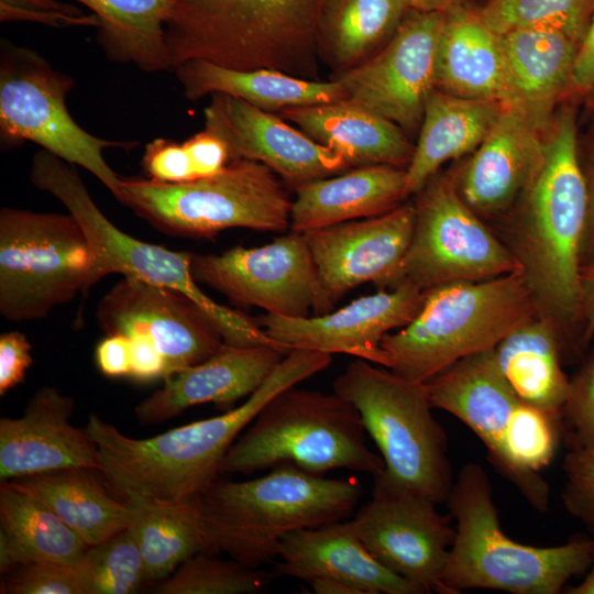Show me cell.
Segmentation results:
<instances>
[{"mask_svg": "<svg viewBox=\"0 0 594 594\" xmlns=\"http://www.w3.org/2000/svg\"><path fill=\"white\" fill-rule=\"evenodd\" d=\"M331 362L330 354L293 349L241 405L151 438H131L91 413L86 429L97 444L101 475L124 502L199 495L219 477L226 453L260 410Z\"/></svg>", "mask_w": 594, "mask_h": 594, "instance_id": "6da1fadb", "label": "cell"}, {"mask_svg": "<svg viewBox=\"0 0 594 594\" xmlns=\"http://www.w3.org/2000/svg\"><path fill=\"white\" fill-rule=\"evenodd\" d=\"M522 218L508 245L541 314L558 326L564 356L576 355L580 272L588 210L573 112L561 111L544 142L543 164L525 193Z\"/></svg>", "mask_w": 594, "mask_h": 594, "instance_id": "7a4b0ae2", "label": "cell"}, {"mask_svg": "<svg viewBox=\"0 0 594 594\" xmlns=\"http://www.w3.org/2000/svg\"><path fill=\"white\" fill-rule=\"evenodd\" d=\"M326 0H170L172 69L188 61L319 79L318 22Z\"/></svg>", "mask_w": 594, "mask_h": 594, "instance_id": "3957f363", "label": "cell"}, {"mask_svg": "<svg viewBox=\"0 0 594 594\" xmlns=\"http://www.w3.org/2000/svg\"><path fill=\"white\" fill-rule=\"evenodd\" d=\"M361 495L356 479H328L290 464L249 481L218 477L199 495L208 552L257 568L276 559L285 536L349 518Z\"/></svg>", "mask_w": 594, "mask_h": 594, "instance_id": "277c9868", "label": "cell"}, {"mask_svg": "<svg viewBox=\"0 0 594 594\" xmlns=\"http://www.w3.org/2000/svg\"><path fill=\"white\" fill-rule=\"evenodd\" d=\"M446 505L455 519V538L441 576L446 594L485 588L513 594H558L587 572L594 538L575 535L554 547H535L504 534L486 471L464 464Z\"/></svg>", "mask_w": 594, "mask_h": 594, "instance_id": "5b68a950", "label": "cell"}, {"mask_svg": "<svg viewBox=\"0 0 594 594\" xmlns=\"http://www.w3.org/2000/svg\"><path fill=\"white\" fill-rule=\"evenodd\" d=\"M538 312L521 271L431 288L417 316L383 337L386 367L426 383L454 362L494 349Z\"/></svg>", "mask_w": 594, "mask_h": 594, "instance_id": "8992f818", "label": "cell"}, {"mask_svg": "<svg viewBox=\"0 0 594 594\" xmlns=\"http://www.w3.org/2000/svg\"><path fill=\"white\" fill-rule=\"evenodd\" d=\"M356 408L336 392L288 387L275 395L226 453L220 473H244L290 464L315 474L336 469L384 471L366 444Z\"/></svg>", "mask_w": 594, "mask_h": 594, "instance_id": "52a82bcc", "label": "cell"}, {"mask_svg": "<svg viewBox=\"0 0 594 594\" xmlns=\"http://www.w3.org/2000/svg\"><path fill=\"white\" fill-rule=\"evenodd\" d=\"M333 392L356 408L381 452L384 471L375 479L446 504L454 482L448 436L425 383L356 359L337 376Z\"/></svg>", "mask_w": 594, "mask_h": 594, "instance_id": "ba28073f", "label": "cell"}, {"mask_svg": "<svg viewBox=\"0 0 594 594\" xmlns=\"http://www.w3.org/2000/svg\"><path fill=\"white\" fill-rule=\"evenodd\" d=\"M30 180L57 198L80 223L92 253V285L109 274H121L175 289L195 301L231 345H276L256 319L212 300L190 272L191 252H176L141 241L114 226L91 198L75 165L37 151L31 161Z\"/></svg>", "mask_w": 594, "mask_h": 594, "instance_id": "9c48e42d", "label": "cell"}, {"mask_svg": "<svg viewBox=\"0 0 594 594\" xmlns=\"http://www.w3.org/2000/svg\"><path fill=\"white\" fill-rule=\"evenodd\" d=\"M116 199L163 233L197 239L232 228L284 232L293 202L270 167L249 160L178 184L121 177Z\"/></svg>", "mask_w": 594, "mask_h": 594, "instance_id": "30bf717a", "label": "cell"}, {"mask_svg": "<svg viewBox=\"0 0 594 594\" xmlns=\"http://www.w3.org/2000/svg\"><path fill=\"white\" fill-rule=\"evenodd\" d=\"M94 253L72 215L0 210V314L8 321L45 318L92 285Z\"/></svg>", "mask_w": 594, "mask_h": 594, "instance_id": "8fae6325", "label": "cell"}, {"mask_svg": "<svg viewBox=\"0 0 594 594\" xmlns=\"http://www.w3.org/2000/svg\"><path fill=\"white\" fill-rule=\"evenodd\" d=\"M74 79L36 51L2 38L0 44V140L4 150L30 141L80 166L116 197L121 176L107 163L109 148L132 150L134 141L98 138L70 116L66 97Z\"/></svg>", "mask_w": 594, "mask_h": 594, "instance_id": "7c38bea8", "label": "cell"}, {"mask_svg": "<svg viewBox=\"0 0 594 594\" xmlns=\"http://www.w3.org/2000/svg\"><path fill=\"white\" fill-rule=\"evenodd\" d=\"M417 195L399 284L408 282L426 292L521 271L510 249L464 202L452 178L436 174Z\"/></svg>", "mask_w": 594, "mask_h": 594, "instance_id": "4fadbf2b", "label": "cell"}, {"mask_svg": "<svg viewBox=\"0 0 594 594\" xmlns=\"http://www.w3.org/2000/svg\"><path fill=\"white\" fill-rule=\"evenodd\" d=\"M190 272L198 284L271 315L320 316L336 302L321 285L302 233L290 231L262 246H234L220 254L191 252Z\"/></svg>", "mask_w": 594, "mask_h": 594, "instance_id": "5bb4252c", "label": "cell"}, {"mask_svg": "<svg viewBox=\"0 0 594 594\" xmlns=\"http://www.w3.org/2000/svg\"><path fill=\"white\" fill-rule=\"evenodd\" d=\"M410 490L374 480L371 499L350 522L367 551L421 594H446L441 576L455 538L451 515Z\"/></svg>", "mask_w": 594, "mask_h": 594, "instance_id": "9a60e30c", "label": "cell"}, {"mask_svg": "<svg viewBox=\"0 0 594 594\" xmlns=\"http://www.w3.org/2000/svg\"><path fill=\"white\" fill-rule=\"evenodd\" d=\"M446 13L409 10L393 37L374 56L333 77L348 99L398 125L420 128L436 88V59Z\"/></svg>", "mask_w": 594, "mask_h": 594, "instance_id": "2e32d148", "label": "cell"}, {"mask_svg": "<svg viewBox=\"0 0 594 594\" xmlns=\"http://www.w3.org/2000/svg\"><path fill=\"white\" fill-rule=\"evenodd\" d=\"M433 408L461 420L487 451V460L537 510L549 505V486L539 473H525L514 465L506 436L520 399L505 378L494 349L468 355L425 383Z\"/></svg>", "mask_w": 594, "mask_h": 594, "instance_id": "e0dca14e", "label": "cell"}, {"mask_svg": "<svg viewBox=\"0 0 594 594\" xmlns=\"http://www.w3.org/2000/svg\"><path fill=\"white\" fill-rule=\"evenodd\" d=\"M96 318L107 334L148 337L166 360L167 375L224 344L215 322L186 295L133 277L123 276L101 297Z\"/></svg>", "mask_w": 594, "mask_h": 594, "instance_id": "ac0fdd59", "label": "cell"}, {"mask_svg": "<svg viewBox=\"0 0 594 594\" xmlns=\"http://www.w3.org/2000/svg\"><path fill=\"white\" fill-rule=\"evenodd\" d=\"M426 292L408 282L362 296L320 316L255 317L266 334L286 351L306 349L344 353L386 367L383 337L408 324L421 309Z\"/></svg>", "mask_w": 594, "mask_h": 594, "instance_id": "d6986e66", "label": "cell"}, {"mask_svg": "<svg viewBox=\"0 0 594 594\" xmlns=\"http://www.w3.org/2000/svg\"><path fill=\"white\" fill-rule=\"evenodd\" d=\"M205 129L227 144L230 160L262 163L290 187L341 174L348 161L312 140L278 114L224 94H213L204 109Z\"/></svg>", "mask_w": 594, "mask_h": 594, "instance_id": "ffe728a7", "label": "cell"}, {"mask_svg": "<svg viewBox=\"0 0 594 594\" xmlns=\"http://www.w3.org/2000/svg\"><path fill=\"white\" fill-rule=\"evenodd\" d=\"M414 224L415 207L406 204L377 217L302 234L322 287L337 301L364 283L398 286Z\"/></svg>", "mask_w": 594, "mask_h": 594, "instance_id": "44dd1931", "label": "cell"}, {"mask_svg": "<svg viewBox=\"0 0 594 594\" xmlns=\"http://www.w3.org/2000/svg\"><path fill=\"white\" fill-rule=\"evenodd\" d=\"M75 400L43 386L19 418L0 419V480L74 468L100 471L98 448L87 429L70 424Z\"/></svg>", "mask_w": 594, "mask_h": 594, "instance_id": "7402d4cb", "label": "cell"}, {"mask_svg": "<svg viewBox=\"0 0 594 594\" xmlns=\"http://www.w3.org/2000/svg\"><path fill=\"white\" fill-rule=\"evenodd\" d=\"M539 121L520 106H505L461 169L455 188L477 216L504 211L534 183L544 160Z\"/></svg>", "mask_w": 594, "mask_h": 594, "instance_id": "603a6c76", "label": "cell"}, {"mask_svg": "<svg viewBox=\"0 0 594 594\" xmlns=\"http://www.w3.org/2000/svg\"><path fill=\"white\" fill-rule=\"evenodd\" d=\"M288 352L276 345L224 343L207 360L166 375L163 386L136 405L135 417L141 425H157L205 403L230 410L253 394Z\"/></svg>", "mask_w": 594, "mask_h": 594, "instance_id": "cb8c5ba5", "label": "cell"}, {"mask_svg": "<svg viewBox=\"0 0 594 594\" xmlns=\"http://www.w3.org/2000/svg\"><path fill=\"white\" fill-rule=\"evenodd\" d=\"M274 579L296 578L309 583L317 578L346 582L363 594H421L382 565L364 547L350 520L301 529L278 544Z\"/></svg>", "mask_w": 594, "mask_h": 594, "instance_id": "d4e9b609", "label": "cell"}, {"mask_svg": "<svg viewBox=\"0 0 594 594\" xmlns=\"http://www.w3.org/2000/svg\"><path fill=\"white\" fill-rule=\"evenodd\" d=\"M292 232L305 233L329 226L384 215L406 196V168L364 165L316 179L295 189Z\"/></svg>", "mask_w": 594, "mask_h": 594, "instance_id": "484cf974", "label": "cell"}, {"mask_svg": "<svg viewBox=\"0 0 594 594\" xmlns=\"http://www.w3.org/2000/svg\"><path fill=\"white\" fill-rule=\"evenodd\" d=\"M436 88L469 99L513 105L501 36L480 12L448 11L436 59Z\"/></svg>", "mask_w": 594, "mask_h": 594, "instance_id": "4316f807", "label": "cell"}, {"mask_svg": "<svg viewBox=\"0 0 594 594\" xmlns=\"http://www.w3.org/2000/svg\"><path fill=\"white\" fill-rule=\"evenodd\" d=\"M316 142L343 156L351 167L407 168L415 145L387 119L350 101L284 109L277 113Z\"/></svg>", "mask_w": 594, "mask_h": 594, "instance_id": "83f0119b", "label": "cell"}, {"mask_svg": "<svg viewBox=\"0 0 594 594\" xmlns=\"http://www.w3.org/2000/svg\"><path fill=\"white\" fill-rule=\"evenodd\" d=\"M174 70L190 101L224 94L265 111L279 112L348 99L338 79L308 80L273 69L240 70L199 59L185 62Z\"/></svg>", "mask_w": 594, "mask_h": 594, "instance_id": "f1b7e54d", "label": "cell"}, {"mask_svg": "<svg viewBox=\"0 0 594 594\" xmlns=\"http://www.w3.org/2000/svg\"><path fill=\"white\" fill-rule=\"evenodd\" d=\"M505 106L435 88L427 99L419 139L406 168V196L418 194L447 161L476 150Z\"/></svg>", "mask_w": 594, "mask_h": 594, "instance_id": "f546056e", "label": "cell"}, {"mask_svg": "<svg viewBox=\"0 0 594 594\" xmlns=\"http://www.w3.org/2000/svg\"><path fill=\"white\" fill-rule=\"evenodd\" d=\"M498 365L518 398L561 420L570 378L564 341L556 322L538 312L495 348Z\"/></svg>", "mask_w": 594, "mask_h": 594, "instance_id": "4dcf8cb0", "label": "cell"}, {"mask_svg": "<svg viewBox=\"0 0 594 594\" xmlns=\"http://www.w3.org/2000/svg\"><path fill=\"white\" fill-rule=\"evenodd\" d=\"M100 474L74 468L7 482L46 505L91 547L128 528L132 514L127 502L107 491Z\"/></svg>", "mask_w": 594, "mask_h": 594, "instance_id": "1f68e13d", "label": "cell"}, {"mask_svg": "<svg viewBox=\"0 0 594 594\" xmlns=\"http://www.w3.org/2000/svg\"><path fill=\"white\" fill-rule=\"evenodd\" d=\"M89 546L46 505L0 485V572L30 562L76 565Z\"/></svg>", "mask_w": 594, "mask_h": 594, "instance_id": "d6a6232c", "label": "cell"}, {"mask_svg": "<svg viewBox=\"0 0 594 594\" xmlns=\"http://www.w3.org/2000/svg\"><path fill=\"white\" fill-rule=\"evenodd\" d=\"M408 11L405 0H326L317 30L320 63L333 77L358 67L386 45Z\"/></svg>", "mask_w": 594, "mask_h": 594, "instance_id": "836d02e7", "label": "cell"}, {"mask_svg": "<svg viewBox=\"0 0 594 594\" xmlns=\"http://www.w3.org/2000/svg\"><path fill=\"white\" fill-rule=\"evenodd\" d=\"M199 495L127 502L132 510L128 529L140 550L145 582L165 580L190 557L208 552Z\"/></svg>", "mask_w": 594, "mask_h": 594, "instance_id": "e575fe53", "label": "cell"}, {"mask_svg": "<svg viewBox=\"0 0 594 594\" xmlns=\"http://www.w3.org/2000/svg\"><path fill=\"white\" fill-rule=\"evenodd\" d=\"M499 36L513 105L541 118L571 80L580 43L552 30H516Z\"/></svg>", "mask_w": 594, "mask_h": 594, "instance_id": "d590c367", "label": "cell"}, {"mask_svg": "<svg viewBox=\"0 0 594 594\" xmlns=\"http://www.w3.org/2000/svg\"><path fill=\"white\" fill-rule=\"evenodd\" d=\"M99 19L97 43L108 59L143 72L172 69L165 23L170 0H75Z\"/></svg>", "mask_w": 594, "mask_h": 594, "instance_id": "8d00e7d4", "label": "cell"}, {"mask_svg": "<svg viewBox=\"0 0 594 594\" xmlns=\"http://www.w3.org/2000/svg\"><path fill=\"white\" fill-rule=\"evenodd\" d=\"M594 0H488L480 14L496 34L536 29L561 32L581 43Z\"/></svg>", "mask_w": 594, "mask_h": 594, "instance_id": "74e56055", "label": "cell"}, {"mask_svg": "<svg viewBox=\"0 0 594 594\" xmlns=\"http://www.w3.org/2000/svg\"><path fill=\"white\" fill-rule=\"evenodd\" d=\"M75 568L81 594H131L146 583L140 550L128 528L89 547Z\"/></svg>", "mask_w": 594, "mask_h": 594, "instance_id": "f35d334b", "label": "cell"}, {"mask_svg": "<svg viewBox=\"0 0 594 594\" xmlns=\"http://www.w3.org/2000/svg\"><path fill=\"white\" fill-rule=\"evenodd\" d=\"M274 579L272 571H261L237 560H222L199 552L182 563L173 575L156 588L158 594H253Z\"/></svg>", "mask_w": 594, "mask_h": 594, "instance_id": "ab89813d", "label": "cell"}, {"mask_svg": "<svg viewBox=\"0 0 594 594\" xmlns=\"http://www.w3.org/2000/svg\"><path fill=\"white\" fill-rule=\"evenodd\" d=\"M560 438V419L520 400L509 421L506 449L520 471L539 473L554 458Z\"/></svg>", "mask_w": 594, "mask_h": 594, "instance_id": "60d3db41", "label": "cell"}, {"mask_svg": "<svg viewBox=\"0 0 594 594\" xmlns=\"http://www.w3.org/2000/svg\"><path fill=\"white\" fill-rule=\"evenodd\" d=\"M561 437L569 449L594 448V346L570 378L561 411Z\"/></svg>", "mask_w": 594, "mask_h": 594, "instance_id": "b9f144b4", "label": "cell"}, {"mask_svg": "<svg viewBox=\"0 0 594 594\" xmlns=\"http://www.w3.org/2000/svg\"><path fill=\"white\" fill-rule=\"evenodd\" d=\"M562 504L570 516L594 535V448L569 449L562 462Z\"/></svg>", "mask_w": 594, "mask_h": 594, "instance_id": "7bdbcfd3", "label": "cell"}, {"mask_svg": "<svg viewBox=\"0 0 594 594\" xmlns=\"http://www.w3.org/2000/svg\"><path fill=\"white\" fill-rule=\"evenodd\" d=\"M1 594H81L75 565L30 562L2 580Z\"/></svg>", "mask_w": 594, "mask_h": 594, "instance_id": "ee69618b", "label": "cell"}, {"mask_svg": "<svg viewBox=\"0 0 594 594\" xmlns=\"http://www.w3.org/2000/svg\"><path fill=\"white\" fill-rule=\"evenodd\" d=\"M142 166L148 179L178 184L197 179L184 143L157 138L145 145Z\"/></svg>", "mask_w": 594, "mask_h": 594, "instance_id": "f6af8a7d", "label": "cell"}, {"mask_svg": "<svg viewBox=\"0 0 594 594\" xmlns=\"http://www.w3.org/2000/svg\"><path fill=\"white\" fill-rule=\"evenodd\" d=\"M31 343L20 331L0 336V395L20 384L32 364Z\"/></svg>", "mask_w": 594, "mask_h": 594, "instance_id": "bcb514c9", "label": "cell"}, {"mask_svg": "<svg viewBox=\"0 0 594 594\" xmlns=\"http://www.w3.org/2000/svg\"><path fill=\"white\" fill-rule=\"evenodd\" d=\"M183 143L189 153L197 178L220 173L231 161L226 142L207 129Z\"/></svg>", "mask_w": 594, "mask_h": 594, "instance_id": "7dc6e473", "label": "cell"}, {"mask_svg": "<svg viewBox=\"0 0 594 594\" xmlns=\"http://www.w3.org/2000/svg\"><path fill=\"white\" fill-rule=\"evenodd\" d=\"M130 339L129 377L141 383L163 380L168 373L167 363L153 341L144 334H135Z\"/></svg>", "mask_w": 594, "mask_h": 594, "instance_id": "c3c4849f", "label": "cell"}, {"mask_svg": "<svg viewBox=\"0 0 594 594\" xmlns=\"http://www.w3.org/2000/svg\"><path fill=\"white\" fill-rule=\"evenodd\" d=\"M0 20L1 22H35L54 28L99 26V19L94 13L25 10L3 3H0Z\"/></svg>", "mask_w": 594, "mask_h": 594, "instance_id": "681fc988", "label": "cell"}, {"mask_svg": "<svg viewBox=\"0 0 594 594\" xmlns=\"http://www.w3.org/2000/svg\"><path fill=\"white\" fill-rule=\"evenodd\" d=\"M131 339L128 336L107 334L95 350V360L99 371L108 377H129Z\"/></svg>", "mask_w": 594, "mask_h": 594, "instance_id": "f907efd6", "label": "cell"}, {"mask_svg": "<svg viewBox=\"0 0 594 594\" xmlns=\"http://www.w3.org/2000/svg\"><path fill=\"white\" fill-rule=\"evenodd\" d=\"M580 348L594 338V263H583L580 272Z\"/></svg>", "mask_w": 594, "mask_h": 594, "instance_id": "816d5d0a", "label": "cell"}, {"mask_svg": "<svg viewBox=\"0 0 594 594\" xmlns=\"http://www.w3.org/2000/svg\"><path fill=\"white\" fill-rule=\"evenodd\" d=\"M571 81L579 88L594 86V4L588 26L578 48Z\"/></svg>", "mask_w": 594, "mask_h": 594, "instance_id": "f5cc1de1", "label": "cell"}, {"mask_svg": "<svg viewBox=\"0 0 594 594\" xmlns=\"http://www.w3.org/2000/svg\"><path fill=\"white\" fill-rule=\"evenodd\" d=\"M588 210L586 229L583 242V263H594V158L591 167L590 180H587Z\"/></svg>", "mask_w": 594, "mask_h": 594, "instance_id": "db71d44e", "label": "cell"}, {"mask_svg": "<svg viewBox=\"0 0 594 594\" xmlns=\"http://www.w3.org/2000/svg\"><path fill=\"white\" fill-rule=\"evenodd\" d=\"M0 3L9 4L12 7L36 10V11H59L67 13H80L82 12L76 6L63 3L57 0H0Z\"/></svg>", "mask_w": 594, "mask_h": 594, "instance_id": "11a10c76", "label": "cell"}, {"mask_svg": "<svg viewBox=\"0 0 594 594\" xmlns=\"http://www.w3.org/2000/svg\"><path fill=\"white\" fill-rule=\"evenodd\" d=\"M308 584L316 594H363L358 587L336 579L317 578Z\"/></svg>", "mask_w": 594, "mask_h": 594, "instance_id": "9f6ffc18", "label": "cell"}, {"mask_svg": "<svg viewBox=\"0 0 594 594\" xmlns=\"http://www.w3.org/2000/svg\"><path fill=\"white\" fill-rule=\"evenodd\" d=\"M409 10L447 13L462 4L463 0H405Z\"/></svg>", "mask_w": 594, "mask_h": 594, "instance_id": "6f0895ef", "label": "cell"}, {"mask_svg": "<svg viewBox=\"0 0 594 594\" xmlns=\"http://www.w3.org/2000/svg\"><path fill=\"white\" fill-rule=\"evenodd\" d=\"M564 593L566 594H594V551L592 564L587 571L584 580L575 586L568 587Z\"/></svg>", "mask_w": 594, "mask_h": 594, "instance_id": "680465c9", "label": "cell"}]
</instances>
